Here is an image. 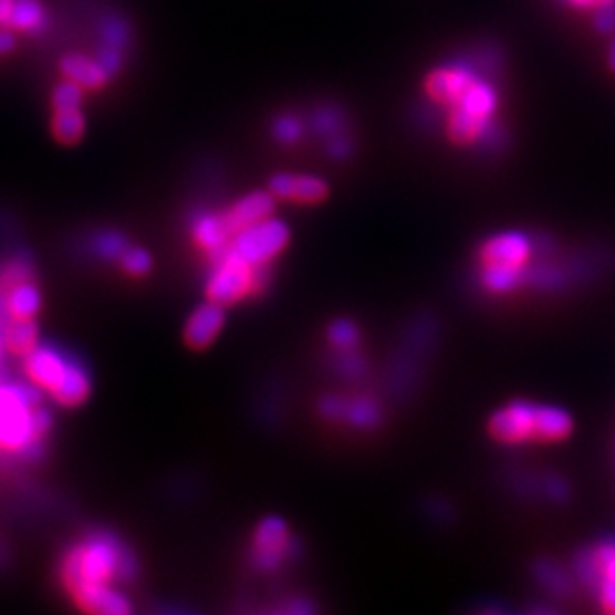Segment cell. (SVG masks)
Instances as JSON below:
<instances>
[{
  "mask_svg": "<svg viewBox=\"0 0 615 615\" xmlns=\"http://www.w3.org/2000/svg\"><path fill=\"white\" fill-rule=\"evenodd\" d=\"M223 325H225L223 307L207 299V303L194 309V313L190 315L184 329V339L188 347L202 351L217 339Z\"/></svg>",
  "mask_w": 615,
  "mask_h": 615,
  "instance_id": "cell-11",
  "label": "cell"
},
{
  "mask_svg": "<svg viewBox=\"0 0 615 615\" xmlns=\"http://www.w3.org/2000/svg\"><path fill=\"white\" fill-rule=\"evenodd\" d=\"M596 26L600 32H612L615 28V4L596 12Z\"/></svg>",
  "mask_w": 615,
  "mask_h": 615,
  "instance_id": "cell-37",
  "label": "cell"
},
{
  "mask_svg": "<svg viewBox=\"0 0 615 615\" xmlns=\"http://www.w3.org/2000/svg\"><path fill=\"white\" fill-rule=\"evenodd\" d=\"M136 560L116 538L96 534L78 544L62 564V582L68 592L88 584H110L112 580H132Z\"/></svg>",
  "mask_w": 615,
  "mask_h": 615,
  "instance_id": "cell-1",
  "label": "cell"
},
{
  "mask_svg": "<svg viewBox=\"0 0 615 615\" xmlns=\"http://www.w3.org/2000/svg\"><path fill=\"white\" fill-rule=\"evenodd\" d=\"M34 391L18 385H0V448L18 452L32 450L38 442L32 436Z\"/></svg>",
  "mask_w": 615,
  "mask_h": 615,
  "instance_id": "cell-2",
  "label": "cell"
},
{
  "mask_svg": "<svg viewBox=\"0 0 615 615\" xmlns=\"http://www.w3.org/2000/svg\"><path fill=\"white\" fill-rule=\"evenodd\" d=\"M2 345H4V343H2V337H0V349H2Z\"/></svg>",
  "mask_w": 615,
  "mask_h": 615,
  "instance_id": "cell-44",
  "label": "cell"
},
{
  "mask_svg": "<svg viewBox=\"0 0 615 615\" xmlns=\"http://www.w3.org/2000/svg\"><path fill=\"white\" fill-rule=\"evenodd\" d=\"M192 233H194V241L213 259H219L229 249L231 231L227 229L223 213L205 211L200 217L194 219Z\"/></svg>",
  "mask_w": 615,
  "mask_h": 615,
  "instance_id": "cell-14",
  "label": "cell"
},
{
  "mask_svg": "<svg viewBox=\"0 0 615 615\" xmlns=\"http://www.w3.org/2000/svg\"><path fill=\"white\" fill-rule=\"evenodd\" d=\"M329 154H331L333 158H337V160L349 158V154H351V144H349V140H347L345 136H341V134L329 138Z\"/></svg>",
  "mask_w": 615,
  "mask_h": 615,
  "instance_id": "cell-36",
  "label": "cell"
},
{
  "mask_svg": "<svg viewBox=\"0 0 615 615\" xmlns=\"http://www.w3.org/2000/svg\"><path fill=\"white\" fill-rule=\"evenodd\" d=\"M546 490H548V494H550L552 498H556V500H564V498L568 496V486H566L564 482H560V480H554V478L548 482Z\"/></svg>",
  "mask_w": 615,
  "mask_h": 615,
  "instance_id": "cell-40",
  "label": "cell"
},
{
  "mask_svg": "<svg viewBox=\"0 0 615 615\" xmlns=\"http://www.w3.org/2000/svg\"><path fill=\"white\" fill-rule=\"evenodd\" d=\"M574 566H576V574L578 578L598 594L600 590V584H602V572H600V564L596 560V554L594 550H586V552H580L574 560Z\"/></svg>",
  "mask_w": 615,
  "mask_h": 615,
  "instance_id": "cell-29",
  "label": "cell"
},
{
  "mask_svg": "<svg viewBox=\"0 0 615 615\" xmlns=\"http://www.w3.org/2000/svg\"><path fill=\"white\" fill-rule=\"evenodd\" d=\"M90 389L92 385L88 373L78 363L70 361L60 385L50 395L58 405L72 409L82 405L90 397Z\"/></svg>",
  "mask_w": 615,
  "mask_h": 615,
  "instance_id": "cell-16",
  "label": "cell"
},
{
  "mask_svg": "<svg viewBox=\"0 0 615 615\" xmlns=\"http://www.w3.org/2000/svg\"><path fill=\"white\" fill-rule=\"evenodd\" d=\"M70 594L76 606L88 614L124 615L132 612L130 602L110 584H88Z\"/></svg>",
  "mask_w": 615,
  "mask_h": 615,
  "instance_id": "cell-12",
  "label": "cell"
},
{
  "mask_svg": "<svg viewBox=\"0 0 615 615\" xmlns=\"http://www.w3.org/2000/svg\"><path fill=\"white\" fill-rule=\"evenodd\" d=\"M215 269L209 275L205 295L209 301L229 307L235 305L237 301L245 299L251 293H257L255 287V271L257 267L249 265L229 249L215 259Z\"/></svg>",
  "mask_w": 615,
  "mask_h": 615,
  "instance_id": "cell-4",
  "label": "cell"
},
{
  "mask_svg": "<svg viewBox=\"0 0 615 615\" xmlns=\"http://www.w3.org/2000/svg\"><path fill=\"white\" fill-rule=\"evenodd\" d=\"M574 8L578 10H592V12H598V10H604L608 6H614L615 0H568Z\"/></svg>",
  "mask_w": 615,
  "mask_h": 615,
  "instance_id": "cell-38",
  "label": "cell"
},
{
  "mask_svg": "<svg viewBox=\"0 0 615 615\" xmlns=\"http://www.w3.org/2000/svg\"><path fill=\"white\" fill-rule=\"evenodd\" d=\"M289 552V530L281 518H265L253 538V560L255 566L271 572L275 570Z\"/></svg>",
  "mask_w": 615,
  "mask_h": 615,
  "instance_id": "cell-7",
  "label": "cell"
},
{
  "mask_svg": "<svg viewBox=\"0 0 615 615\" xmlns=\"http://www.w3.org/2000/svg\"><path fill=\"white\" fill-rule=\"evenodd\" d=\"M2 343L10 353L26 357L38 347V325L32 319H14L2 335Z\"/></svg>",
  "mask_w": 615,
  "mask_h": 615,
  "instance_id": "cell-23",
  "label": "cell"
},
{
  "mask_svg": "<svg viewBox=\"0 0 615 615\" xmlns=\"http://www.w3.org/2000/svg\"><path fill=\"white\" fill-rule=\"evenodd\" d=\"M570 432H572V416L566 410L538 405L534 440L554 442L566 438Z\"/></svg>",
  "mask_w": 615,
  "mask_h": 615,
  "instance_id": "cell-20",
  "label": "cell"
},
{
  "mask_svg": "<svg viewBox=\"0 0 615 615\" xmlns=\"http://www.w3.org/2000/svg\"><path fill=\"white\" fill-rule=\"evenodd\" d=\"M130 40H132V30L124 16L112 12L100 20V46L124 52Z\"/></svg>",
  "mask_w": 615,
  "mask_h": 615,
  "instance_id": "cell-25",
  "label": "cell"
},
{
  "mask_svg": "<svg viewBox=\"0 0 615 615\" xmlns=\"http://www.w3.org/2000/svg\"><path fill=\"white\" fill-rule=\"evenodd\" d=\"M476 82L478 76L462 66H440L426 74L422 88L430 102L450 110L466 98Z\"/></svg>",
  "mask_w": 615,
  "mask_h": 615,
  "instance_id": "cell-5",
  "label": "cell"
},
{
  "mask_svg": "<svg viewBox=\"0 0 615 615\" xmlns=\"http://www.w3.org/2000/svg\"><path fill=\"white\" fill-rule=\"evenodd\" d=\"M343 420H349L353 426H359V428H369L381 420V412L377 409V405L369 399H351V401L347 399Z\"/></svg>",
  "mask_w": 615,
  "mask_h": 615,
  "instance_id": "cell-27",
  "label": "cell"
},
{
  "mask_svg": "<svg viewBox=\"0 0 615 615\" xmlns=\"http://www.w3.org/2000/svg\"><path fill=\"white\" fill-rule=\"evenodd\" d=\"M82 86H78L72 80L60 82L54 92H52V106L54 110H64V108H80L82 106Z\"/></svg>",
  "mask_w": 615,
  "mask_h": 615,
  "instance_id": "cell-33",
  "label": "cell"
},
{
  "mask_svg": "<svg viewBox=\"0 0 615 615\" xmlns=\"http://www.w3.org/2000/svg\"><path fill=\"white\" fill-rule=\"evenodd\" d=\"M289 227L277 217H267L237 231L229 241V251L253 267L269 265L289 245Z\"/></svg>",
  "mask_w": 615,
  "mask_h": 615,
  "instance_id": "cell-3",
  "label": "cell"
},
{
  "mask_svg": "<svg viewBox=\"0 0 615 615\" xmlns=\"http://www.w3.org/2000/svg\"><path fill=\"white\" fill-rule=\"evenodd\" d=\"M60 70H62L66 80L76 82L84 90H98V88L106 86L108 80H110V74L98 62V58L92 60V58H88L84 54H76V52L62 56Z\"/></svg>",
  "mask_w": 615,
  "mask_h": 615,
  "instance_id": "cell-15",
  "label": "cell"
},
{
  "mask_svg": "<svg viewBox=\"0 0 615 615\" xmlns=\"http://www.w3.org/2000/svg\"><path fill=\"white\" fill-rule=\"evenodd\" d=\"M52 136L62 146H74L82 140L86 132V116L80 108L54 110L52 116Z\"/></svg>",
  "mask_w": 615,
  "mask_h": 615,
  "instance_id": "cell-21",
  "label": "cell"
},
{
  "mask_svg": "<svg viewBox=\"0 0 615 615\" xmlns=\"http://www.w3.org/2000/svg\"><path fill=\"white\" fill-rule=\"evenodd\" d=\"M329 341L341 349V351H349L359 343V329L355 323L347 321V319H339L329 327Z\"/></svg>",
  "mask_w": 615,
  "mask_h": 615,
  "instance_id": "cell-32",
  "label": "cell"
},
{
  "mask_svg": "<svg viewBox=\"0 0 615 615\" xmlns=\"http://www.w3.org/2000/svg\"><path fill=\"white\" fill-rule=\"evenodd\" d=\"M608 66H610V70L615 74V40L612 42V46H610V52H608Z\"/></svg>",
  "mask_w": 615,
  "mask_h": 615,
  "instance_id": "cell-43",
  "label": "cell"
},
{
  "mask_svg": "<svg viewBox=\"0 0 615 615\" xmlns=\"http://www.w3.org/2000/svg\"><path fill=\"white\" fill-rule=\"evenodd\" d=\"M534 576L536 580L552 594L558 598H568L574 590L572 586V578L568 576V572L564 568H560L558 564L550 562V560H540L534 566Z\"/></svg>",
  "mask_w": 615,
  "mask_h": 615,
  "instance_id": "cell-24",
  "label": "cell"
},
{
  "mask_svg": "<svg viewBox=\"0 0 615 615\" xmlns=\"http://www.w3.org/2000/svg\"><path fill=\"white\" fill-rule=\"evenodd\" d=\"M275 200L277 198L271 192L257 190V192L243 196L241 200H237L235 204L231 205L223 213V219L227 223V229L231 231V237L237 231L271 217L275 213Z\"/></svg>",
  "mask_w": 615,
  "mask_h": 615,
  "instance_id": "cell-10",
  "label": "cell"
},
{
  "mask_svg": "<svg viewBox=\"0 0 615 615\" xmlns=\"http://www.w3.org/2000/svg\"><path fill=\"white\" fill-rule=\"evenodd\" d=\"M10 28L40 34L48 28V12L42 0H14Z\"/></svg>",
  "mask_w": 615,
  "mask_h": 615,
  "instance_id": "cell-22",
  "label": "cell"
},
{
  "mask_svg": "<svg viewBox=\"0 0 615 615\" xmlns=\"http://www.w3.org/2000/svg\"><path fill=\"white\" fill-rule=\"evenodd\" d=\"M126 241L118 233H104L96 239V251L98 255L106 259H120V255L126 251Z\"/></svg>",
  "mask_w": 615,
  "mask_h": 615,
  "instance_id": "cell-34",
  "label": "cell"
},
{
  "mask_svg": "<svg viewBox=\"0 0 615 615\" xmlns=\"http://www.w3.org/2000/svg\"><path fill=\"white\" fill-rule=\"evenodd\" d=\"M14 46H16V40H14L12 32H10V28H2L0 26V56L12 52Z\"/></svg>",
  "mask_w": 615,
  "mask_h": 615,
  "instance_id": "cell-39",
  "label": "cell"
},
{
  "mask_svg": "<svg viewBox=\"0 0 615 615\" xmlns=\"http://www.w3.org/2000/svg\"><path fill=\"white\" fill-rule=\"evenodd\" d=\"M122 269L134 277H142L152 269V255L142 247H126L120 255Z\"/></svg>",
  "mask_w": 615,
  "mask_h": 615,
  "instance_id": "cell-31",
  "label": "cell"
},
{
  "mask_svg": "<svg viewBox=\"0 0 615 615\" xmlns=\"http://www.w3.org/2000/svg\"><path fill=\"white\" fill-rule=\"evenodd\" d=\"M313 128L323 136H337L343 130V114L337 108L323 106L313 114Z\"/></svg>",
  "mask_w": 615,
  "mask_h": 615,
  "instance_id": "cell-30",
  "label": "cell"
},
{
  "mask_svg": "<svg viewBox=\"0 0 615 615\" xmlns=\"http://www.w3.org/2000/svg\"><path fill=\"white\" fill-rule=\"evenodd\" d=\"M50 424H52V418L50 414L40 407H34L32 410V436H34V442H40L44 438V434L50 430Z\"/></svg>",
  "mask_w": 615,
  "mask_h": 615,
  "instance_id": "cell-35",
  "label": "cell"
},
{
  "mask_svg": "<svg viewBox=\"0 0 615 615\" xmlns=\"http://www.w3.org/2000/svg\"><path fill=\"white\" fill-rule=\"evenodd\" d=\"M488 120H482L466 110H448L446 136L456 146H472L488 130Z\"/></svg>",
  "mask_w": 615,
  "mask_h": 615,
  "instance_id": "cell-17",
  "label": "cell"
},
{
  "mask_svg": "<svg viewBox=\"0 0 615 615\" xmlns=\"http://www.w3.org/2000/svg\"><path fill=\"white\" fill-rule=\"evenodd\" d=\"M4 305L12 319H34L42 307V297L30 281H20L6 289Z\"/></svg>",
  "mask_w": 615,
  "mask_h": 615,
  "instance_id": "cell-18",
  "label": "cell"
},
{
  "mask_svg": "<svg viewBox=\"0 0 615 615\" xmlns=\"http://www.w3.org/2000/svg\"><path fill=\"white\" fill-rule=\"evenodd\" d=\"M269 192L277 200L293 204H321L329 198L327 182L307 174H275L269 182Z\"/></svg>",
  "mask_w": 615,
  "mask_h": 615,
  "instance_id": "cell-8",
  "label": "cell"
},
{
  "mask_svg": "<svg viewBox=\"0 0 615 615\" xmlns=\"http://www.w3.org/2000/svg\"><path fill=\"white\" fill-rule=\"evenodd\" d=\"M271 134L273 138L283 144V146H291L295 142L301 140L303 136V124L297 116L293 114H279L275 120H273V126H271Z\"/></svg>",
  "mask_w": 615,
  "mask_h": 615,
  "instance_id": "cell-28",
  "label": "cell"
},
{
  "mask_svg": "<svg viewBox=\"0 0 615 615\" xmlns=\"http://www.w3.org/2000/svg\"><path fill=\"white\" fill-rule=\"evenodd\" d=\"M287 612H289V614H311V612H313V606H309V604L305 606V604H299V602H297V604L291 606Z\"/></svg>",
  "mask_w": 615,
  "mask_h": 615,
  "instance_id": "cell-42",
  "label": "cell"
},
{
  "mask_svg": "<svg viewBox=\"0 0 615 615\" xmlns=\"http://www.w3.org/2000/svg\"><path fill=\"white\" fill-rule=\"evenodd\" d=\"M596 560L602 572V584L598 590L602 608L608 614H615V540H604L594 548Z\"/></svg>",
  "mask_w": 615,
  "mask_h": 615,
  "instance_id": "cell-19",
  "label": "cell"
},
{
  "mask_svg": "<svg viewBox=\"0 0 615 615\" xmlns=\"http://www.w3.org/2000/svg\"><path fill=\"white\" fill-rule=\"evenodd\" d=\"M68 365H70V361H66L58 351H54L50 347H42V345H38L36 349H32L24 357L26 377L38 389H44L48 393H52L60 385Z\"/></svg>",
  "mask_w": 615,
  "mask_h": 615,
  "instance_id": "cell-9",
  "label": "cell"
},
{
  "mask_svg": "<svg viewBox=\"0 0 615 615\" xmlns=\"http://www.w3.org/2000/svg\"><path fill=\"white\" fill-rule=\"evenodd\" d=\"M536 409L538 405L516 401L490 418L488 430L496 440L508 444L530 440L536 432Z\"/></svg>",
  "mask_w": 615,
  "mask_h": 615,
  "instance_id": "cell-6",
  "label": "cell"
},
{
  "mask_svg": "<svg viewBox=\"0 0 615 615\" xmlns=\"http://www.w3.org/2000/svg\"><path fill=\"white\" fill-rule=\"evenodd\" d=\"M522 277V269H514V267H498V265H484L482 271V283L486 289L496 291V293H504L514 289L520 283Z\"/></svg>",
  "mask_w": 615,
  "mask_h": 615,
  "instance_id": "cell-26",
  "label": "cell"
},
{
  "mask_svg": "<svg viewBox=\"0 0 615 615\" xmlns=\"http://www.w3.org/2000/svg\"><path fill=\"white\" fill-rule=\"evenodd\" d=\"M530 255V241L520 233H502L482 247L484 265L522 269Z\"/></svg>",
  "mask_w": 615,
  "mask_h": 615,
  "instance_id": "cell-13",
  "label": "cell"
},
{
  "mask_svg": "<svg viewBox=\"0 0 615 615\" xmlns=\"http://www.w3.org/2000/svg\"><path fill=\"white\" fill-rule=\"evenodd\" d=\"M12 8H14V0H0V26L2 28H10Z\"/></svg>",
  "mask_w": 615,
  "mask_h": 615,
  "instance_id": "cell-41",
  "label": "cell"
}]
</instances>
